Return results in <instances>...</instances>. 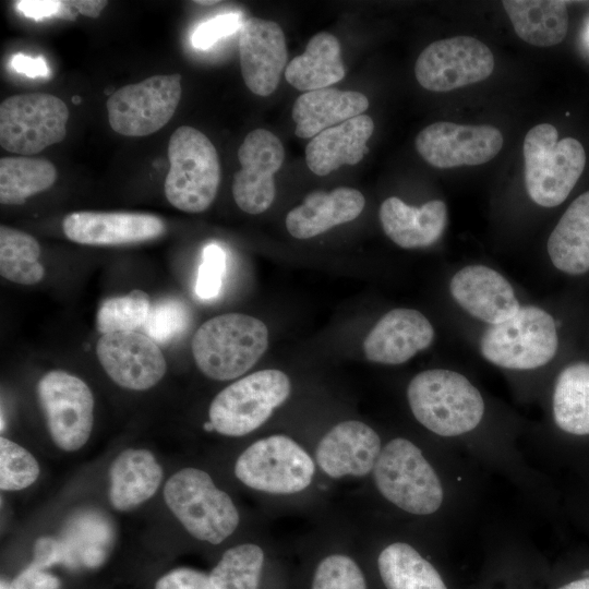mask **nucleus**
I'll return each mask as SVG.
<instances>
[{
	"mask_svg": "<svg viewBox=\"0 0 589 589\" xmlns=\"http://www.w3.org/2000/svg\"><path fill=\"white\" fill-rule=\"evenodd\" d=\"M38 241L24 231L0 226V274L19 285H35L45 275Z\"/></svg>",
	"mask_w": 589,
	"mask_h": 589,
	"instance_id": "obj_34",
	"label": "nucleus"
},
{
	"mask_svg": "<svg viewBox=\"0 0 589 589\" xmlns=\"http://www.w3.org/2000/svg\"><path fill=\"white\" fill-rule=\"evenodd\" d=\"M381 450L380 436L372 428L348 420L323 436L315 457L321 469L332 478L362 477L374 469Z\"/></svg>",
	"mask_w": 589,
	"mask_h": 589,
	"instance_id": "obj_21",
	"label": "nucleus"
},
{
	"mask_svg": "<svg viewBox=\"0 0 589 589\" xmlns=\"http://www.w3.org/2000/svg\"><path fill=\"white\" fill-rule=\"evenodd\" d=\"M164 220L131 212H74L62 223L65 237L85 245H122L156 239L165 232Z\"/></svg>",
	"mask_w": 589,
	"mask_h": 589,
	"instance_id": "obj_18",
	"label": "nucleus"
},
{
	"mask_svg": "<svg viewBox=\"0 0 589 589\" xmlns=\"http://www.w3.org/2000/svg\"><path fill=\"white\" fill-rule=\"evenodd\" d=\"M69 109L59 97L25 93L0 105V144L11 153L37 154L67 135Z\"/></svg>",
	"mask_w": 589,
	"mask_h": 589,
	"instance_id": "obj_9",
	"label": "nucleus"
},
{
	"mask_svg": "<svg viewBox=\"0 0 589 589\" xmlns=\"http://www.w3.org/2000/svg\"><path fill=\"white\" fill-rule=\"evenodd\" d=\"M525 184L530 199L543 207L562 204L586 166V152L575 137L558 140L556 128L541 123L524 140Z\"/></svg>",
	"mask_w": 589,
	"mask_h": 589,
	"instance_id": "obj_3",
	"label": "nucleus"
},
{
	"mask_svg": "<svg viewBox=\"0 0 589 589\" xmlns=\"http://www.w3.org/2000/svg\"><path fill=\"white\" fill-rule=\"evenodd\" d=\"M0 589H9V585L5 581H1Z\"/></svg>",
	"mask_w": 589,
	"mask_h": 589,
	"instance_id": "obj_50",
	"label": "nucleus"
},
{
	"mask_svg": "<svg viewBox=\"0 0 589 589\" xmlns=\"http://www.w3.org/2000/svg\"><path fill=\"white\" fill-rule=\"evenodd\" d=\"M110 537L109 524L101 516L85 513L73 517L61 539L67 552L65 566H100L107 557Z\"/></svg>",
	"mask_w": 589,
	"mask_h": 589,
	"instance_id": "obj_33",
	"label": "nucleus"
},
{
	"mask_svg": "<svg viewBox=\"0 0 589 589\" xmlns=\"http://www.w3.org/2000/svg\"><path fill=\"white\" fill-rule=\"evenodd\" d=\"M96 354L107 375L119 386L131 390L152 388L167 371L158 344L135 330L101 335L97 340Z\"/></svg>",
	"mask_w": 589,
	"mask_h": 589,
	"instance_id": "obj_16",
	"label": "nucleus"
},
{
	"mask_svg": "<svg viewBox=\"0 0 589 589\" xmlns=\"http://www.w3.org/2000/svg\"><path fill=\"white\" fill-rule=\"evenodd\" d=\"M56 179L57 169L49 160L3 157L0 159V203L22 205L29 196L48 190Z\"/></svg>",
	"mask_w": 589,
	"mask_h": 589,
	"instance_id": "obj_32",
	"label": "nucleus"
},
{
	"mask_svg": "<svg viewBox=\"0 0 589 589\" xmlns=\"http://www.w3.org/2000/svg\"><path fill=\"white\" fill-rule=\"evenodd\" d=\"M377 567L387 589H447L435 567L405 542L386 546Z\"/></svg>",
	"mask_w": 589,
	"mask_h": 589,
	"instance_id": "obj_31",
	"label": "nucleus"
},
{
	"mask_svg": "<svg viewBox=\"0 0 589 589\" xmlns=\"http://www.w3.org/2000/svg\"><path fill=\"white\" fill-rule=\"evenodd\" d=\"M169 170L164 183L168 202L187 213H202L214 202L220 163L211 140L193 127L175 130L168 144Z\"/></svg>",
	"mask_w": 589,
	"mask_h": 589,
	"instance_id": "obj_4",
	"label": "nucleus"
},
{
	"mask_svg": "<svg viewBox=\"0 0 589 589\" xmlns=\"http://www.w3.org/2000/svg\"><path fill=\"white\" fill-rule=\"evenodd\" d=\"M239 55L247 87L263 97L275 92L288 57L279 24L259 17L243 21L239 31Z\"/></svg>",
	"mask_w": 589,
	"mask_h": 589,
	"instance_id": "obj_17",
	"label": "nucleus"
},
{
	"mask_svg": "<svg viewBox=\"0 0 589 589\" xmlns=\"http://www.w3.org/2000/svg\"><path fill=\"white\" fill-rule=\"evenodd\" d=\"M315 466L309 454L286 435H271L250 445L237 459L236 477L247 486L273 494L306 489Z\"/></svg>",
	"mask_w": 589,
	"mask_h": 589,
	"instance_id": "obj_10",
	"label": "nucleus"
},
{
	"mask_svg": "<svg viewBox=\"0 0 589 589\" xmlns=\"http://www.w3.org/2000/svg\"><path fill=\"white\" fill-rule=\"evenodd\" d=\"M449 290L465 311L490 325L512 318L520 309L510 284L484 265H470L458 271L450 280Z\"/></svg>",
	"mask_w": 589,
	"mask_h": 589,
	"instance_id": "obj_19",
	"label": "nucleus"
},
{
	"mask_svg": "<svg viewBox=\"0 0 589 589\" xmlns=\"http://www.w3.org/2000/svg\"><path fill=\"white\" fill-rule=\"evenodd\" d=\"M161 480L163 469L149 450L125 449L109 468V501L118 510H130L151 498Z\"/></svg>",
	"mask_w": 589,
	"mask_h": 589,
	"instance_id": "obj_26",
	"label": "nucleus"
},
{
	"mask_svg": "<svg viewBox=\"0 0 589 589\" xmlns=\"http://www.w3.org/2000/svg\"><path fill=\"white\" fill-rule=\"evenodd\" d=\"M311 589H368L361 568L349 556L332 554L317 565Z\"/></svg>",
	"mask_w": 589,
	"mask_h": 589,
	"instance_id": "obj_39",
	"label": "nucleus"
},
{
	"mask_svg": "<svg viewBox=\"0 0 589 589\" xmlns=\"http://www.w3.org/2000/svg\"><path fill=\"white\" fill-rule=\"evenodd\" d=\"M226 268L224 250L215 243L208 244L203 251V261L199 267L195 291L203 300L218 296Z\"/></svg>",
	"mask_w": 589,
	"mask_h": 589,
	"instance_id": "obj_40",
	"label": "nucleus"
},
{
	"mask_svg": "<svg viewBox=\"0 0 589 589\" xmlns=\"http://www.w3.org/2000/svg\"><path fill=\"white\" fill-rule=\"evenodd\" d=\"M60 580L46 569L31 564L9 585V589H60Z\"/></svg>",
	"mask_w": 589,
	"mask_h": 589,
	"instance_id": "obj_44",
	"label": "nucleus"
},
{
	"mask_svg": "<svg viewBox=\"0 0 589 589\" xmlns=\"http://www.w3.org/2000/svg\"><path fill=\"white\" fill-rule=\"evenodd\" d=\"M181 98V75H153L116 91L107 100L108 121L125 136L157 132L175 115Z\"/></svg>",
	"mask_w": 589,
	"mask_h": 589,
	"instance_id": "obj_11",
	"label": "nucleus"
},
{
	"mask_svg": "<svg viewBox=\"0 0 589 589\" xmlns=\"http://www.w3.org/2000/svg\"><path fill=\"white\" fill-rule=\"evenodd\" d=\"M340 44L330 33L320 32L310 38L305 51L285 69L287 82L302 92L326 88L344 79Z\"/></svg>",
	"mask_w": 589,
	"mask_h": 589,
	"instance_id": "obj_29",
	"label": "nucleus"
},
{
	"mask_svg": "<svg viewBox=\"0 0 589 589\" xmlns=\"http://www.w3.org/2000/svg\"><path fill=\"white\" fill-rule=\"evenodd\" d=\"M168 508L194 538L219 544L239 525V513L230 496L211 476L196 468L173 473L164 486Z\"/></svg>",
	"mask_w": 589,
	"mask_h": 589,
	"instance_id": "obj_5",
	"label": "nucleus"
},
{
	"mask_svg": "<svg viewBox=\"0 0 589 589\" xmlns=\"http://www.w3.org/2000/svg\"><path fill=\"white\" fill-rule=\"evenodd\" d=\"M242 23L240 13L217 15L195 28L191 39L192 45L197 49H208L221 38L240 31Z\"/></svg>",
	"mask_w": 589,
	"mask_h": 589,
	"instance_id": "obj_41",
	"label": "nucleus"
},
{
	"mask_svg": "<svg viewBox=\"0 0 589 589\" xmlns=\"http://www.w3.org/2000/svg\"><path fill=\"white\" fill-rule=\"evenodd\" d=\"M553 416L561 430L575 435L589 434V363H573L558 374Z\"/></svg>",
	"mask_w": 589,
	"mask_h": 589,
	"instance_id": "obj_30",
	"label": "nucleus"
},
{
	"mask_svg": "<svg viewBox=\"0 0 589 589\" xmlns=\"http://www.w3.org/2000/svg\"><path fill=\"white\" fill-rule=\"evenodd\" d=\"M373 131L374 122L368 115L322 131L306 145L309 169L317 176H326L342 165H357L369 151L366 142Z\"/></svg>",
	"mask_w": 589,
	"mask_h": 589,
	"instance_id": "obj_24",
	"label": "nucleus"
},
{
	"mask_svg": "<svg viewBox=\"0 0 589 589\" xmlns=\"http://www.w3.org/2000/svg\"><path fill=\"white\" fill-rule=\"evenodd\" d=\"M504 143L501 131L489 124L434 122L416 137L419 155L436 168L482 165L493 159Z\"/></svg>",
	"mask_w": 589,
	"mask_h": 589,
	"instance_id": "obj_14",
	"label": "nucleus"
},
{
	"mask_svg": "<svg viewBox=\"0 0 589 589\" xmlns=\"http://www.w3.org/2000/svg\"><path fill=\"white\" fill-rule=\"evenodd\" d=\"M190 322L188 306L177 299L160 300L151 305L143 329L157 344H167L185 330Z\"/></svg>",
	"mask_w": 589,
	"mask_h": 589,
	"instance_id": "obj_38",
	"label": "nucleus"
},
{
	"mask_svg": "<svg viewBox=\"0 0 589 589\" xmlns=\"http://www.w3.org/2000/svg\"><path fill=\"white\" fill-rule=\"evenodd\" d=\"M35 457L17 443L0 437V488L19 491L33 484L39 476Z\"/></svg>",
	"mask_w": 589,
	"mask_h": 589,
	"instance_id": "obj_37",
	"label": "nucleus"
},
{
	"mask_svg": "<svg viewBox=\"0 0 589 589\" xmlns=\"http://www.w3.org/2000/svg\"><path fill=\"white\" fill-rule=\"evenodd\" d=\"M380 220L385 235L398 247L424 248L435 243L443 235L447 209L440 200L414 207L390 196L380 207Z\"/></svg>",
	"mask_w": 589,
	"mask_h": 589,
	"instance_id": "obj_23",
	"label": "nucleus"
},
{
	"mask_svg": "<svg viewBox=\"0 0 589 589\" xmlns=\"http://www.w3.org/2000/svg\"><path fill=\"white\" fill-rule=\"evenodd\" d=\"M373 472L381 494L408 513L429 515L442 505L437 474L420 448L406 438H394L383 447Z\"/></svg>",
	"mask_w": 589,
	"mask_h": 589,
	"instance_id": "obj_7",
	"label": "nucleus"
},
{
	"mask_svg": "<svg viewBox=\"0 0 589 589\" xmlns=\"http://www.w3.org/2000/svg\"><path fill=\"white\" fill-rule=\"evenodd\" d=\"M37 396L53 443L67 452L83 447L94 421V397L88 385L65 371L52 370L38 381Z\"/></svg>",
	"mask_w": 589,
	"mask_h": 589,
	"instance_id": "obj_12",
	"label": "nucleus"
},
{
	"mask_svg": "<svg viewBox=\"0 0 589 589\" xmlns=\"http://www.w3.org/2000/svg\"><path fill=\"white\" fill-rule=\"evenodd\" d=\"M553 265L570 275L589 271V191L567 207L548 240Z\"/></svg>",
	"mask_w": 589,
	"mask_h": 589,
	"instance_id": "obj_27",
	"label": "nucleus"
},
{
	"mask_svg": "<svg viewBox=\"0 0 589 589\" xmlns=\"http://www.w3.org/2000/svg\"><path fill=\"white\" fill-rule=\"evenodd\" d=\"M557 346L554 318L534 305L520 306L512 318L490 325L480 339V351L489 362L512 370L546 364Z\"/></svg>",
	"mask_w": 589,
	"mask_h": 589,
	"instance_id": "obj_6",
	"label": "nucleus"
},
{
	"mask_svg": "<svg viewBox=\"0 0 589 589\" xmlns=\"http://www.w3.org/2000/svg\"><path fill=\"white\" fill-rule=\"evenodd\" d=\"M493 70L490 48L469 36L433 41L421 51L414 65L418 83L431 92H449L481 82Z\"/></svg>",
	"mask_w": 589,
	"mask_h": 589,
	"instance_id": "obj_13",
	"label": "nucleus"
},
{
	"mask_svg": "<svg viewBox=\"0 0 589 589\" xmlns=\"http://www.w3.org/2000/svg\"><path fill=\"white\" fill-rule=\"evenodd\" d=\"M558 589H589V577L572 581L562 586Z\"/></svg>",
	"mask_w": 589,
	"mask_h": 589,
	"instance_id": "obj_48",
	"label": "nucleus"
},
{
	"mask_svg": "<svg viewBox=\"0 0 589 589\" xmlns=\"http://www.w3.org/2000/svg\"><path fill=\"white\" fill-rule=\"evenodd\" d=\"M263 564L259 545L239 544L223 554L209 577L216 589H260Z\"/></svg>",
	"mask_w": 589,
	"mask_h": 589,
	"instance_id": "obj_35",
	"label": "nucleus"
},
{
	"mask_svg": "<svg viewBox=\"0 0 589 589\" xmlns=\"http://www.w3.org/2000/svg\"><path fill=\"white\" fill-rule=\"evenodd\" d=\"M151 309L149 298L142 290L104 300L98 309L96 323L100 334L135 330L143 326Z\"/></svg>",
	"mask_w": 589,
	"mask_h": 589,
	"instance_id": "obj_36",
	"label": "nucleus"
},
{
	"mask_svg": "<svg viewBox=\"0 0 589 589\" xmlns=\"http://www.w3.org/2000/svg\"><path fill=\"white\" fill-rule=\"evenodd\" d=\"M67 562V552L61 539L53 537H40L34 545L33 564L40 568H48L55 564Z\"/></svg>",
	"mask_w": 589,
	"mask_h": 589,
	"instance_id": "obj_45",
	"label": "nucleus"
},
{
	"mask_svg": "<svg viewBox=\"0 0 589 589\" xmlns=\"http://www.w3.org/2000/svg\"><path fill=\"white\" fill-rule=\"evenodd\" d=\"M502 4L515 33L524 41L551 47L564 40L568 31L566 1L505 0Z\"/></svg>",
	"mask_w": 589,
	"mask_h": 589,
	"instance_id": "obj_28",
	"label": "nucleus"
},
{
	"mask_svg": "<svg viewBox=\"0 0 589 589\" xmlns=\"http://www.w3.org/2000/svg\"><path fill=\"white\" fill-rule=\"evenodd\" d=\"M268 347V329L259 318L226 313L204 322L192 339L196 366L207 377L229 381L249 371Z\"/></svg>",
	"mask_w": 589,
	"mask_h": 589,
	"instance_id": "obj_1",
	"label": "nucleus"
},
{
	"mask_svg": "<svg viewBox=\"0 0 589 589\" xmlns=\"http://www.w3.org/2000/svg\"><path fill=\"white\" fill-rule=\"evenodd\" d=\"M12 68L26 76H48L49 68L41 57H28L22 53L15 55L11 60Z\"/></svg>",
	"mask_w": 589,
	"mask_h": 589,
	"instance_id": "obj_46",
	"label": "nucleus"
},
{
	"mask_svg": "<svg viewBox=\"0 0 589 589\" xmlns=\"http://www.w3.org/2000/svg\"><path fill=\"white\" fill-rule=\"evenodd\" d=\"M238 159L241 168L233 176V200L243 212L261 214L276 195L274 175L285 159L283 143L271 131L255 129L244 137Z\"/></svg>",
	"mask_w": 589,
	"mask_h": 589,
	"instance_id": "obj_15",
	"label": "nucleus"
},
{
	"mask_svg": "<svg viewBox=\"0 0 589 589\" xmlns=\"http://www.w3.org/2000/svg\"><path fill=\"white\" fill-rule=\"evenodd\" d=\"M407 398L414 418L442 436L473 430L484 413L483 398L470 381L444 369L417 374L408 385Z\"/></svg>",
	"mask_w": 589,
	"mask_h": 589,
	"instance_id": "obj_2",
	"label": "nucleus"
},
{
	"mask_svg": "<svg viewBox=\"0 0 589 589\" xmlns=\"http://www.w3.org/2000/svg\"><path fill=\"white\" fill-rule=\"evenodd\" d=\"M291 383L275 369L251 373L228 385L211 402L208 416L215 431L242 436L260 428L286 401Z\"/></svg>",
	"mask_w": 589,
	"mask_h": 589,
	"instance_id": "obj_8",
	"label": "nucleus"
},
{
	"mask_svg": "<svg viewBox=\"0 0 589 589\" xmlns=\"http://www.w3.org/2000/svg\"><path fill=\"white\" fill-rule=\"evenodd\" d=\"M14 4L25 16L36 20L47 16H58L63 20L73 21L79 13L72 8L69 1L22 0L16 1Z\"/></svg>",
	"mask_w": 589,
	"mask_h": 589,
	"instance_id": "obj_42",
	"label": "nucleus"
},
{
	"mask_svg": "<svg viewBox=\"0 0 589 589\" xmlns=\"http://www.w3.org/2000/svg\"><path fill=\"white\" fill-rule=\"evenodd\" d=\"M363 194L352 188L314 191L286 216V228L297 239H309L356 219L363 211Z\"/></svg>",
	"mask_w": 589,
	"mask_h": 589,
	"instance_id": "obj_22",
	"label": "nucleus"
},
{
	"mask_svg": "<svg viewBox=\"0 0 589 589\" xmlns=\"http://www.w3.org/2000/svg\"><path fill=\"white\" fill-rule=\"evenodd\" d=\"M79 13L88 17H98L103 9L108 4L103 0H72L69 1Z\"/></svg>",
	"mask_w": 589,
	"mask_h": 589,
	"instance_id": "obj_47",
	"label": "nucleus"
},
{
	"mask_svg": "<svg viewBox=\"0 0 589 589\" xmlns=\"http://www.w3.org/2000/svg\"><path fill=\"white\" fill-rule=\"evenodd\" d=\"M434 328L419 311L394 309L384 314L363 341L368 360L382 364H401L426 349Z\"/></svg>",
	"mask_w": 589,
	"mask_h": 589,
	"instance_id": "obj_20",
	"label": "nucleus"
},
{
	"mask_svg": "<svg viewBox=\"0 0 589 589\" xmlns=\"http://www.w3.org/2000/svg\"><path fill=\"white\" fill-rule=\"evenodd\" d=\"M194 2L197 3V4H202V5H212V4L218 3L219 1H216V0H211V1H205V0H204V1H200V0H199V1H194Z\"/></svg>",
	"mask_w": 589,
	"mask_h": 589,
	"instance_id": "obj_49",
	"label": "nucleus"
},
{
	"mask_svg": "<svg viewBox=\"0 0 589 589\" xmlns=\"http://www.w3.org/2000/svg\"><path fill=\"white\" fill-rule=\"evenodd\" d=\"M155 589H216L209 575L202 572L181 567L161 576Z\"/></svg>",
	"mask_w": 589,
	"mask_h": 589,
	"instance_id": "obj_43",
	"label": "nucleus"
},
{
	"mask_svg": "<svg viewBox=\"0 0 589 589\" xmlns=\"http://www.w3.org/2000/svg\"><path fill=\"white\" fill-rule=\"evenodd\" d=\"M369 107L365 95L356 91L322 88L301 94L292 107L294 134L314 137L322 131L363 115Z\"/></svg>",
	"mask_w": 589,
	"mask_h": 589,
	"instance_id": "obj_25",
	"label": "nucleus"
}]
</instances>
